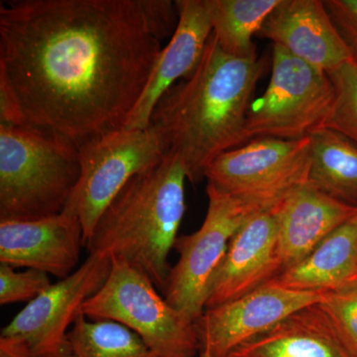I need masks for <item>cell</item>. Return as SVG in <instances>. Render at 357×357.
I'll return each instance as SVG.
<instances>
[{
    "mask_svg": "<svg viewBox=\"0 0 357 357\" xmlns=\"http://www.w3.org/2000/svg\"><path fill=\"white\" fill-rule=\"evenodd\" d=\"M178 20L170 0L0 4V79L26 126L77 146L124 128Z\"/></svg>",
    "mask_w": 357,
    "mask_h": 357,
    "instance_id": "obj_1",
    "label": "cell"
},
{
    "mask_svg": "<svg viewBox=\"0 0 357 357\" xmlns=\"http://www.w3.org/2000/svg\"><path fill=\"white\" fill-rule=\"evenodd\" d=\"M262 70L258 58L227 55L211 34L198 68L160 98L150 124L181 159L191 184L204 178L220 155L248 142L246 121Z\"/></svg>",
    "mask_w": 357,
    "mask_h": 357,
    "instance_id": "obj_2",
    "label": "cell"
},
{
    "mask_svg": "<svg viewBox=\"0 0 357 357\" xmlns=\"http://www.w3.org/2000/svg\"><path fill=\"white\" fill-rule=\"evenodd\" d=\"M184 166L177 155H166L151 170L124 185L103 211L86 244L89 255L123 260L165 290L185 211Z\"/></svg>",
    "mask_w": 357,
    "mask_h": 357,
    "instance_id": "obj_3",
    "label": "cell"
},
{
    "mask_svg": "<svg viewBox=\"0 0 357 357\" xmlns=\"http://www.w3.org/2000/svg\"><path fill=\"white\" fill-rule=\"evenodd\" d=\"M81 172L73 141L29 126H0V220L62 213Z\"/></svg>",
    "mask_w": 357,
    "mask_h": 357,
    "instance_id": "obj_4",
    "label": "cell"
},
{
    "mask_svg": "<svg viewBox=\"0 0 357 357\" xmlns=\"http://www.w3.org/2000/svg\"><path fill=\"white\" fill-rule=\"evenodd\" d=\"M158 291L140 270L112 258L109 278L84 303L82 312L93 321L126 326L157 357H196L199 342L195 321L171 306Z\"/></svg>",
    "mask_w": 357,
    "mask_h": 357,
    "instance_id": "obj_5",
    "label": "cell"
},
{
    "mask_svg": "<svg viewBox=\"0 0 357 357\" xmlns=\"http://www.w3.org/2000/svg\"><path fill=\"white\" fill-rule=\"evenodd\" d=\"M81 177L65 210L75 213L91 238L103 211L131 178L159 165L169 153L163 134L146 129H119L79 145Z\"/></svg>",
    "mask_w": 357,
    "mask_h": 357,
    "instance_id": "obj_6",
    "label": "cell"
},
{
    "mask_svg": "<svg viewBox=\"0 0 357 357\" xmlns=\"http://www.w3.org/2000/svg\"><path fill=\"white\" fill-rule=\"evenodd\" d=\"M310 167V137L256 138L213 160L204 178L218 191L263 213L274 211L291 192L306 184Z\"/></svg>",
    "mask_w": 357,
    "mask_h": 357,
    "instance_id": "obj_7",
    "label": "cell"
},
{
    "mask_svg": "<svg viewBox=\"0 0 357 357\" xmlns=\"http://www.w3.org/2000/svg\"><path fill=\"white\" fill-rule=\"evenodd\" d=\"M335 96V86L325 70L274 45L269 86L249 107V140L310 137L323 128Z\"/></svg>",
    "mask_w": 357,
    "mask_h": 357,
    "instance_id": "obj_8",
    "label": "cell"
},
{
    "mask_svg": "<svg viewBox=\"0 0 357 357\" xmlns=\"http://www.w3.org/2000/svg\"><path fill=\"white\" fill-rule=\"evenodd\" d=\"M208 204L202 227L178 236L174 248L178 259L171 267L164 298L171 306L196 321L206 310L208 286L222 261L232 236L255 211L206 185Z\"/></svg>",
    "mask_w": 357,
    "mask_h": 357,
    "instance_id": "obj_9",
    "label": "cell"
},
{
    "mask_svg": "<svg viewBox=\"0 0 357 357\" xmlns=\"http://www.w3.org/2000/svg\"><path fill=\"white\" fill-rule=\"evenodd\" d=\"M110 269L109 256L89 255L74 273L28 303L2 328L1 335L24 338L36 357H69L70 328L84 303L107 280Z\"/></svg>",
    "mask_w": 357,
    "mask_h": 357,
    "instance_id": "obj_10",
    "label": "cell"
},
{
    "mask_svg": "<svg viewBox=\"0 0 357 357\" xmlns=\"http://www.w3.org/2000/svg\"><path fill=\"white\" fill-rule=\"evenodd\" d=\"M323 299L324 292L291 290L267 283L239 299L204 310L195 321L199 351L213 357H227L294 312Z\"/></svg>",
    "mask_w": 357,
    "mask_h": 357,
    "instance_id": "obj_11",
    "label": "cell"
},
{
    "mask_svg": "<svg viewBox=\"0 0 357 357\" xmlns=\"http://www.w3.org/2000/svg\"><path fill=\"white\" fill-rule=\"evenodd\" d=\"M282 271L276 213H256L232 236L211 278L206 309L239 299L266 285Z\"/></svg>",
    "mask_w": 357,
    "mask_h": 357,
    "instance_id": "obj_12",
    "label": "cell"
},
{
    "mask_svg": "<svg viewBox=\"0 0 357 357\" xmlns=\"http://www.w3.org/2000/svg\"><path fill=\"white\" fill-rule=\"evenodd\" d=\"M86 248L83 225L75 213L32 220H0V264L35 269L67 278Z\"/></svg>",
    "mask_w": 357,
    "mask_h": 357,
    "instance_id": "obj_13",
    "label": "cell"
},
{
    "mask_svg": "<svg viewBox=\"0 0 357 357\" xmlns=\"http://www.w3.org/2000/svg\"><path fill=\"white\" fill-rule=\"evenodd\" d=\"M258 35L326 74L354 61L324 1L319 0H281Z\"/></svg>",
    "mask_w": 357,
    "mask_h": 357,
    "instance_id": "obj_14",
    "label": "cell"
},
{
    "mask_svg": "<svg viewBox=\"0 0 357 357\" xmlns=\"http://www.w3.org/2000/svg\"><path fill=\"white\" fill-rule=\"evenodd\" d=\"M178 24L164 47L151 79L124 129H146L160 98L174 84L191 76L213 34L204 0H178Z\"/></svg>",
    "mask_w": 357,
    "mask_h": 357,
    "instance_id": "obj_15",
    "label": "cell"
},
{
    "mask_svg": "<svg viewBox=\"0 0 357 357\" xmlns=\"http://www.w3.org/2000/svg\"><path fill=\"white\" fill-rule=\"evenodd\" d=\"M227 357H357L321 303L294 312Z\"/></svg>",
    "mask_w": 357,
    "mask_h": 357,
    "instance_id": "obj_16",
    "label": "cell"
},
{
    "mask_svg": "<svg viewBox=\"0 0 357 357\" xmlns=\"http://www.w3.org/2000/svg\"><path fill=\"white\" fill-rule=\"evenodd\" d=\"M278 218L283 270L297 264L333 230L357 213L356 206L337 201L307 182L274 210Z\"/></svg>",
    "mask_w": 357,
    "mask_h": 357,
    "instance_id": "obj_17",
    "label": "cell"
},
{
    "mask_svg": "<svg viewBox=\"0 0 357 357\" xmlns=\"http://www.w3.org/2000/svg\"><path fill=\"white\" fill-rule=\"evenodd\" d=\"M357 278V213L328 234L297 264L269 282L297 291L325 292Z\"/></svg>",
    "mask_w": 357,
    "mask_h": 357,
    "instance_id": "obj_18",
    "label": "cell"
},
{
    "mask_svg": "<svg viewBox=\"0 0 357 357\" xmlns=\"http://www.w3.org/2000/svg\"><path fill=\"white\" fill-rule=\"evenodd\" d=\"M310 139L307 182L328 196L357 208V145L326 128L314 131Z\"/></svg>",
    "mask_w": 357,
    "mask_h": 357,
    "instance_id": "obj_19",
    "label": "cell"
},
{
    "mask_svg": "<svg viewBox=\"0 0 357 357\" xmlns=\"http://www.w3.org/2000/svg\"><path fill=\"white\" fill-rule=\"evenodd\" d=\"M281 0H204L213 36L225 53L255 59L252 38Z\"/></svg>",
    "mask_w": 357,
    "mask_h": 357,
    "instance_id": "obj_20",
    "label": "cell"
},
{
    "mask_svg": "<svg viewBox=\"0 0 357 357\" xmlns=\"http://www.w3.org/2000/svg\"><path fill=\"white\" fill-rule=\"evenodd\" d=\"M69 357H157L139 335L116 321L82 312L69 333Z\"/></svg>",
    "mask_w": 357,
    "mask_h": 357,
    "instance_id": "obj_21",
    "label": "cell"
},
{
    "mask_svg": "<svg viewBox=\"0 0 357 357\" xmlns=\"http://www.w3.org/2000/svg\"><path fill=\"white\" fill-rule=\"evenodd\" d=\"M328 76L335 86V102L321 128L342 134L357 145V64L349 61Z\"/></svg>",
    "mask_w": 357,
    "mask_h": 357,
    "instance_id": "obj_22",
    "label": "cell"
},
{
    "mask_svg": "<svg viewBox=\"0 0 357 357\" xmlns=\"http://www.w3.org/2000/svg\"><path fill=\"white\" fill-rule=\"evenodd\" d=\"M52 286L49 275L35 269L17 272L0 264V305L31 302Z\"/></svg>",
    "mask_w": 357,
    "mask_h": 357,
    "instance_id": "obj_23",
    "label": "cell"
},
{
    "mask_svg": "<svg viewBox=\"0 0 357 357\" xmlns=\"http://www.w3.org/2000/svg\"><path fill=\"white\" fill-rule=\"evenodd\" d=\"M321 304L357 354V278L325 291Z\"/></svg>",
    "mask_w": 357,
    "mask_h": 357,
    "instance_id": "obj_24",
    "label": "cell"
},
{
    "mask_svg": "<svg viewBox=\"0 0 357 357\" xmlns=\"http://www.w3.org/2000/svg\"><path fill=\"white\" fill-rule=\"evenodd\" d=\"M324 4L357 64V0H326Z\"/></svg>",
    "mask_w": 357,
    "mask_h": 357,
    "instance_id": "obj_25",
    "label": "cell"
},
{
    "mask_svg": "<svg viewBox=\"0 0 357 357\" xmlns=\"http://www.w3.org/2000/svg\"><path fill=\"white\" fill-rule=\"evenodd\" d=\"M0 126H26L24 115L13 91L3 79H0Z\"/></svg>",
    "mask_w": 357,
    "mask_h": 357,
    "instance_id": "obj_26",
    "label": "cell"
},
{
    "mask_svg": "<svg viewBox=\"0 0 357 357\" xmlns=\"http://www.w3.org/2000/svg\"><path fill=\"white\" fill-rule=\"evenodd\" d=\"M0 357H36L24 338L16 335L0 337Z\"/></svg>",
    "mask_w": 357,
    "mask_h": 357,
    "instance_id": "obj_27",
    "label": "cell"
},
{
    "mask_svg": "<svg viewBox=\"0 0 357 357\" xmlns=\"http://www.w3.org/2000/svg\"><path fill=\"white\" fill-rule=\"evenodd\" d=\"M199 357H213L208 351H199Z\"/></svg>",
    "mask_w": 357,
    "mask_h": 357,
    "instance_id": "obj_28",
    "label": "cell"
}]
</instances>
